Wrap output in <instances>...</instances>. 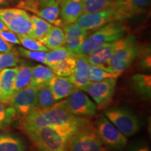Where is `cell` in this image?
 Listing matches in <instances>:
<instances>
[{
    "mask_svg": "<svg viewBox=\"0 0 151 151\" xmlns=\"http://www.w3.org/2000/svg\"><path fill=\"white\" fill-rule=\"evenodd\" d=\"M15 1H16V2H18V3L22 2V1H25V0H15Z\"/></svg>",
    "mask_w": 151,
    "mask_h": 151,
    "instance_id": "cell-41",
    "label": "cell"
},
{
    "mask_svg": "<svg viewBox=\"0 0 151 151\" xmlns=\"http://www.w3.org/2000/svg\"><path fill=\"white\" fill-rule=\"evenodd\" d=\"M44 45L48 50H54L65 46V38L63 29L60 27L52 25L51 29L47 35Z\"/></svg>",
    "mask_w": 151,
    "mask_h": 151,
    "instance_id": "cell-24",
    "label": "cell"
},
{
    "mask_svg": "<svg viewBox=\"0 0 151 151\" xmlns=\"http://www.w3.org/2000/svg\"><path fill=\"white\" fill-rule=\"evenodd\" d=\"M32 30L29 36L40 41L44 44L45 41L52 25L42 18L33 15L31 16Z\"/></svg>",
    "mask_w": 151,
    "mask_h": 151,
    "instance_id": "cell-22",
    "label": "cell"
},
{
    "mask_svg": "<svg viewBox=\"0 0 151 151\" xmlns=\"http://www.w3.org/2000/svg\"><path fill=\"white\" fill-rule=\"evenodd\" d=\"M88 80L92 82H99L107 79H117L119 75L114 72L103 70L101 68L90 65L88 70Z\"/></svg>",
    "mask_w": 151,
    "mask_h": 151,
    "instance_id": "cell-30",
    "label": "cell"
},
{
    "mask_svg": "<svg viewBox=\"0 0 151 151\" xmlns=\"http://www.w3.org/2000/svg\"><path fill=\"white\" fill-rule=\"evenodd\" d=\"M88 120L87 118L76 116L69 113L60 102L46 109L36 108L22 118V128H40L49 126L60 125L67 123L81 122Z\"/></svg>",
    "mask_w": 151,
    "mask_h": 151,
    "instance_id": "cell-2",
    "label": "cell"
},
{
    "mask_svg": "<svg viewBox=\"0 0 151 151\" xmlns=\"http://www.w3.org/2000/svg\"><path fill=\"white\" fill-rule=\"evenodd\" d=\"M20 44L24 48L30 50H37V51L48 52V48L42 42L37 40L29 35H18Z\"/></svg>",
    "mask_w": 151,
    "mask_h": 151,
    "instance_id": "cell-32",
    "label": "cell"
},
{
    "mask_svg": "<svg viewBox=\"0 0 151 151\" xmlns=\"http://www.w3.org/2000/svg\"><path fill=\"white\" fill-rule=\"evenodd\" d=\"M121 20L116 9L111 6L99 11L83 14L76 20V23L81 27L89 31L99 29L110 22Z\"/></svg>",
    "mask_w": 151,
    "mask_h": 151,
    "instance_id": "cell-12",
    "label": "cell"
},
{
    "mask_svg": "<svg viewBox=\"0 0 151 151\" xmlns=\"http://www.w3.org/2000/svg\"><path fill=\"white\" fill-rule=\"evenodd\" d=\"M0 19L17 35H29L31 32V16L23 9L0 8Z\"/></svg>",
    "mask_w": 151,
    "mask_h": 151,
    "instance_id": "cell-8",
    "label": "cell"
},
{
    "mask_svg": "<svg viewBox=\"0 0 151 151\" xmlns=\"http://www.w3.org/2000/svg\"><path fill=\"white\" fill-rule=\"evenodd\" d=\"M90 120L40 128H22L38 151H69L73 136Z\"/></svg>",
    "mask_w": 151,
    "mask_h": 151,
    "instance_id": "cell-1",
    "label": "cell"
},
{
    "mask_svg": "<svg viewBox=\"0 0 151 151\" xmlns=\"http://www.w3.org/2000/svg\"><path fill=\"white\" fill-rule=\"evenodd\" d=\"M4 30H9V28L6 27V25L4 23L2 20L0 19V32L4 31Z\"/></svg>",
    "mask_w": 151,
    "mask_h": 151,
    "instance_id": "cell-39",
    "label": "cell"
},
{
    "mask_svg": "<svg viewBox=\"0 0 151 151\" xmlns=\"http://www.w3.org/2000/svg\"><path fill=\"white\" fill-rule=\"evenodd\" d=\"M104 116L126 137H132L140 129L139 118L127 108L112 107L104 111Z\"/></svg>",
    "mask_w": 151,
    "mask_h": 151,
    "instance_id": "cell-5",
    "label": "cell"
},
{
    "mask_svg": "<svg viewBox=\"0 0 151 151\" xmlns=\"http://www.w3.org/2000/svg\"><path fill=\"white\" fill-rule=\"evenodd\" d=\"M32 80L30 86H36L39 89L48 86L50 80L55 76L50 67L41 65L32 67Z\"/></svg>",
    "mask_w": 151,
    "mask_h": 151,
    "instance_id": "cell-21",
    "label": "cell"
},
{
    "mask_svg": "<svg viewBox=\"0 0 151 151\" xmlns=\"http://www.w3.org/2000/svg\"><path fill=\"white\" fill-rule=\"evenodd\" d=\"M0 80H1V71H0Z\"/></svg>",
    "mask_w": 151,
    "mask_h": 151,
    "instance_id": "cell-42",
    "label": "cell"
},
{
    "mask_svg": "<svg viewBox=\"0 0 151 151\" xmlns=\"http://www.w3.org/2000/svg\"><path fill=\"white\" fill-rule=\"evenodd\" d=\"M69 151H108L100 140L94 124L88 123L71 138Z\"/></svg>",
    "mask_w": 151,
    "mask_h": 151,
    "instance_id": "cell-7",
    "label": "cell"
},
{
    "mask_svg": "<svg viewBox=\"0 0 151 151\" xmlns=\"http://www.w3.org/2000/svg\"><path fill=\"white\" fill-rule=\"evenodd\" d=\"M76 65L74 71L69 78L71 83L74 85L76 88L82 90L83 87L88 82V70L90 64L88 63L85 55H76Z\"/></svg>",
    "mask_w": 151,
    "mask_h": 151,
    "instance_id": "cell-18",
    "label": "cell"
},
{
    "mask_svg": "<svg viewBox=\"0 0 151 151\" xmlns=\"http://www.w3.org/2000/svg\"><path fill=\"white\" fill-rule=\"evenodd\" d=\"M76 55L71 52L66 46L50 50L46 52V64L48 67L55 65L69 58L75 57Z\"/></svg>",
    "mask_w": 151,
    "mask_h": 151,
    "instance_id": "cell-25",
    "label": "cell"
},
{
    "mask_svg": "<svg viewBox=\"0 0 151 151\" xmlns=\"http://www.w3.org/2000/svg\"><path fill=\"white\" fill-rule=\"evenodd\" d=\"M16 116L15 109L9 103L0 100V129L9 127Z\"/></svg>",
    "mask_w": 151,
    "mask_h": 151,
    "instance_id": "cell-28",
    "label": "cell"
},
{
    "mask_svg": "<svg viewBox=\"0 0 151 151\" xmlns=\"http://www.w3.org/2000/svg\"><path fill=\"white\" fill-rule=\"evenodd\" d=\"M116 86V79H107L99 82L88 81L82 90L89 94L99 109H104L111 103Z\"/></svg>",
    "mask_w": 151,
    "mask_h": 151,
    "instance_id": "cell-11",
    "label": "cell"
},
{
    "mask_svg": "<svg viewBox=\"0 0 151 151\" xmlns=\"http://www.w3.org/2000/svg\"><path fill=\"white\" fill-rule=\"evenodd\" d=\"M62 27L65 33V46L73 53L77 55L81 45L88 37V31L76 22L66 24Z\"/></svg>",
    "mask_w": 151,
    "mask_h": 151,
    "instance_id": "cell-15",
    "label": "cell"
},
{
    "mask_svg": "<svg viewBox=\"0 0 151 151\" xmlns=\"http://www.w3.org/2000/svg\"><path fill=\"white\" fill-rule=\"evenodd\" d=\"M60 103L69 113L76 116L89 118L97 113V105L92 102L87 94L78 89L75 90L67 100Z\"/></svg>",
    "mask_w": 151,
    "mask_h": 151,
    "instance_id": "cell-9",
    "label": "cell"
},
{
    "mask_svg": "<svg viewBox=\"0 0 151 151\" xmlns=\"http://www.w3.org/2000/svg\"><path fill=\"white\" fill-rule=\"evenodd\" d=\"M116 41L105 43L94 49L88 54L85 55L88 63L101 68L104 71L113 72L111 68V60L114 51Z\"/></svg>",
    "mask_w": 151,
    "mask_h": 151,
    "instance_id": "cell-13",
    "label": "cell"
},
{
    "mask_svg": "<svg viewBox=\"0 0 151 151\" xmlns=\"http://www.w3.org/2000/svg\"><path fill=\"white\" fill-rule=\"evenodd\" d=\"M127 32V27L122 24L110 22L97 29L85 39L77 55H87L106 43L118 40Z\"/></svg>",
    "mask_w": 151,
    "mask_h": 151,
    "instance_id": "cell-4",
    "label": "cell"
},
{
    "mask_svg": "<svg viewBox=\"0 0 151 151\" xmlns=\"http://www.w3.org/2000/svg\"><path fill=\"white\" fill-rule=\"evenodd\" d=\"M83 14L99 11L111 6L113 0H82Z\"/></svg>",
    "mask_w": 151,
    "mask_h": 151,
    "instance_id": "cell-31",
    "label": "cell"
},
{
    "mask_svg": "<svg viewBox=\"0 0 151 151\" xmlns=\"http://www.w3.org/2000/svg\"><path fill=\"white\" fill-rule=\"evenodd\" d=\"M32 80V67L29 66H20L18 67V72L16 73L15 80L14 94L24 88L30 86Z\"/></svg>",
    "mask_w": 151,
    "mask_h": 151,
    "instance_id": "cell-26",
    "label": "cell"
},
{
    "mask_svg": "<svg viewBox=\"0 0 151 151\" xmlns=\"http://www.w3.org/2000/svg\"><path fill=\"white\" fill-rule=\"evenodd\" d=\"M150 2V0H113L111 7L116 9L123 20L144 14Z\"/></svg>",
    "mask_w": 151,
    "mask_h": 151,
    "instance_id": "cell-14",
    "label": "cell"
},
{
    "mask_svg": "<svg viewBox=\"0 0 151 151\" xmlns=\"http://www.w3.org/2000/svg\"><path fill=\"white\" fill-rule=\"evenodd\" d=\"M0 37L11 44H20L18 35L9 29L0 32Z\"/></svg>",
    "mask_w": 151,
    "mask_h": 151,
    "instance_id": "cell-37",
    "label": "cell"
},
{
    "mask_svg": "<svg viewBox=\"0 0 151 151\" xmlns=\"http://www.w3.org/2000/svg\"><path fill=\"white\" fill-rule=\"evenodd\" d=\"M58 102L55 99L53 94L49 86L43 87L39 89L38 94L37 108L46 109L53 106Z\"/></svg>",
    "mask_w": 151,
    "mask_h": 151,
    "instance_id": "cell-29",
    "label": "cell"
},
{
    "mask_svg": "<svg viewBox=\"0 0 151 151\" xmlns=\"http://www.w3.org/2000/svg\"><path fill=\"white\" fill-rule=\"evenodd\" d=\"M18 53L24 58H29L30 60H35L40 63L46 64V56L47 52L37 51V50H30L27 49L19 47L18 48Z\"/></svg>",
    "mask_w": 151,
    "mask_h": 151,
    "instance_id": "cell-35",
    "label": "cell"
},
{
    "mask_svg": "<svg viewBox=\"0 0 151 151\" xmlns=\"http://www.w3.org/2000/svg\"><path fill=\"white\" fill-rule=\"evenodd\" d=\"M137 57L139 58L138 66H139V69L142 71H150L151 68L150 47L146 46L143 49L141 48Z\"/></svg>",
    "mask_w": 151,
    "mask_h": 151,
    "instance_id": "cell-34",
    "label": "cell"
},
{
    "mask_svg": "<svg viewBox=\"0 0 151 151\" xmlns=\"http://www.w3.org/2000/svg\"><path fill=\"white\" fill-rule=\"evenodd\" d=\"M132 89L142 99L148 100L151 97V76L137 73L130 78Z\"/></svg>",
    "mask_w": 151,
    "mask_h": 151,
    "instance_id": "cell-20",
    "label": "cell"
},
{
    "mask_svg": "<svg viewBox=\"0 0 151 151\" xmlns=\"http://www.w3.org/2000/svg\"><path fill=\"white\" fill-rule=\"evenodd\" d=\"M27 146L22 139L11 134H0V151H25Z\"/></svg>",
    "mask_w": 151,
    "mask_h": 151,
    "instance_id": "cell-23",
    "label": "cell"
},
{
    "mask_svg": "<svg viewBox=\"0 0 151 151\" xmlns=\"http://www.w3.org/2000/svg\"><path fill=\"white\" fill-rule=\"evenodd\" d=\"M141 46L134 35L122 37L116 41L111 60L113 72L120 76L132 65L137 58Z\"/></svg>",
    "mask_w": 151,
    "mask_h": 151,
    "instance_id": "cell-3",
    "label": "cell"
},
{
    "mask_svg": "<svg viewBox=\"0 0 151 151\" xmlns=\"http://www.w3.org/2000/svg\"><path fill=\"white\" fill-rule=\"evenodd\" d=\"M60 17L65 24L74 23L83 14L82 0H60Z\"/></svg>",
    "mask_w": 151,
    "mask_h": 151,
    "instance_id": "cell-16",
    "label": "cell"
},
{
    "mask_svg": "<svg viewBox=\"0 0 151 151\" xmlns=\"http://www.w3.org/2000/svg\"><path fill=\"white\" fill-rule=\"evenodd\" d=\"M9 0H0V6H6L9 4Z\"/></svg>",
    "mask_w": 151,
    "mask_h": 151,
    "instance_id": "cell-40",
    "label": "cell"
},
{
    "mask_svg": "<svg viewBox=\"0 0 151 151\" xmlns=\"http://www.w3.org/2000/svg\"><path fill=\"white\" fill-rule=\"evenodd\" d=\"M48 86L51 89L57 101L69 97L75 90H76L69 77H60L55 76L50 80Z\"/></svg>",
    "mask_w": 151,
    "mask_h": 151,
    "instance_id": "cell-19",
    "label": "cell"
},
{
    "mask_svg": "<svg viewBox=\"0 0 151 151\" xmlns=\"http://www.w3.org/2000/svg\"><path fill=\"white\" fill-rule=\"evenodd\" d=\"M18 67L4 69L1 71L0 80V100L8 103L10 98L14 94V86Z\"/></svg>",
    "mask_w": 151,
    "mask_h": 151,
    "instance_id": "cell-17",
    "label": "cell"
},
{
    "mask_svg": "<svg viewBox=\"0 0 151 151\" xmlns=\"http://www.w3.org/2000/svg\"><path fill=\"white\" fill-rule=\"evenodd\" d=\"M14 50L11 43H9L0 37V52H8Z\"/></svg>",
    "mask_w": 151,
    "mask_h": 151,
    "instance_id": "cell-38",
    "label": "cell"
},
{
    "mask_svg": "<svg viewBox=\"0 0 151 151\" xmlns=\"http://www.w3.org/2000/svg\"><path fill=\"white\" fill-rule=\"evenodd\" d=\"M126 151H150V149L145 141L136 140L127 146Z\"/></svg>",
    "mask_w": 151,
    "mask_h": 151,
    "instance_id": "cell-36",
    "label": "cell"
},
{
    "mask_svg": "<svg viewBox=\"0 0 151 151\" xmlns=\"http://www.w3.org/2000/svg\"><path fill=\"white\" fill-rule=\"evenodd\" d=\"M100 140L107 148L113 151H122L127 139L104 115H99L94 124Z\"/></svg>",
    "mask_w": 151,
    "mask_h": 151,
    "instance_id": "cell-6",
    "label": "cell"
},
{
    "mask_svg": "<svg viewBox=\"0 0 151 151\" xmlns=\"http://www.w3.org/2000/svg\"><path fill=\"white\" fill-rule=\"evenodd\" d=\"M39 88L29 86L16 92L9 99L8 103L16 111L17 116L24 118L30 111L37 107Z\"/></svg>",
    "mask_w": 151,
    "mask_h": 151,
    "instance_id": "cell-10",
    "label": "cell"
},
{
    "mask_svg": "<svg viewBox=\"0 0 151 151\" xmlns=\"http://www.w3.org/2000/svg\"><path fill=\"white\" fill-rule=\"evenodd\" d=\"M19 62V53L16 50L0 52V71L7 68L15 67Z\"/></svg>",
    "mask_w": 151,
    "mask_h": 151,
    "instance_id": "cell-33",
    "label": "cell"
},
{
    "mask_svg": "<svg viewBox=\"0 0 151 151\" xmlns=\"http://www.w3.org/2000/svg\"><path fill=\"white\" fill-rule=\"evenodd\" d=\"M76 60L75 57L69 58L55 65L49 67L55 76L60 77H69L74 71Z\"/></svg>",
    "mask_w": 151,
    "mask_h": 151,
    "instance_id": "cell-27",
    "label": "cell"
}]
</instances>
